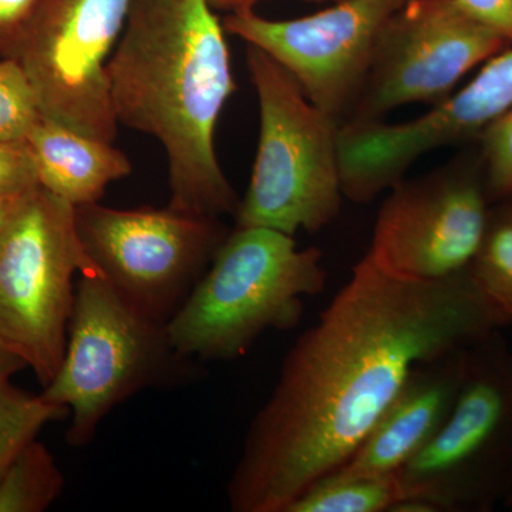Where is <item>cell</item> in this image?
<instances>
[{"mask_svg":"<svg viewBox=\"0 0 512 512\" xmlns=\"http://www.w3.org/2000/svg\"><path fill=\"white\" fill-rule=\"evenodd\" d=\"M507 326L468 271L410 281L363 256L286 353L229 477V508L285 512L352 457L417 366Z\"/></svg>","mask_w":512,"mask_h":512,"instance_id":"obj_1","label":"cell"},{"mask_svg":"<svg viewBox=\"0 0 512 512\" xmlns=\"http://www.w3.org/2000/svg\"><path fill=\"white\" fill-rule=\"evenodd\" d=\"M107 72L119 124L164 148L168 205L234 217L241 200L221 168L215 131L237 86L210 0H131Z\"/></svg>","mask_w":512,"mask_h":512,"instance_id":"obj_2","label":"cell"},{"mask_svg":"<svg viewBox=\"0 0 512 512\" xmlns=\"http://www.w3.org/2000/svg\"><path fill=\"white\" fill-rule=\"evenodd\" d=\"M322 261L320 249H299L284 232L235 227L168 320L171 343L201 362L241 359L268 330L299 325L305 298L325 289Z\"/></svg>","mask_w":512,"mask_h":512,"instance_id":"obj_3","label":"cell"},{"mask_svg":"<svg viewBox=\"0 0 512 512\" xmlns=\"http://www.w3.org/2000/svg\"><path fill=\"white\" fill-rule=\"evenodd\" d=\"M198 360L181 355L167 323L131 305L99 271L79 275L66 350L43 399L69 410V446L92 443L119 404L147 389L197 380Z\"/></svg>","mask_w":512,"mask_h":512,"instance_id":"obj_4","label":"cell"},{"mask_svg":"<svg viewBox=\"0 0 512 512\" xmlns=\"http://www.w3.org/2000/svg\"><path fill=\"white\" fill-rule=\"evenodd\" d=\"M247 66L258 97L259 138L235 227L316 234L338 218L345 198L339 123L264 50L248 45Z\"/></svg>","mask_w":512,"mask_h":512,"instance_id":"obj_5","label":"cell"},{"mask_svg":"<svg viewBox=\"0 0 512 512\" xmlns=\"http://www.w3.org/2000/svg\"><path fill=\"white\" fill-rule=\"evenodd\" d=\"M403 500L434 512H491L512 498V349L501 330L467 352L456 404L397 473Z\"/></svg>","mask_w":512,"mask_h":512,"instance_id":"obj_6","label":"cell"},{"mask_svg":"<svg viewBox=\"0 0 512 512\" xmlns=\"http://www.w3.org/2000/svg\"><path fill=\"white\" fill-rule=\"evenodd\" d=\"M97 271L76 229V207L37 185L0 232V345L43 387L66 350L76 282Z\"/></svg>","mask_w":512,"mask_h":512,"instance_id":"obj_7","label":"cell"},{"mask_svg":"<svg viewBox=\"0 0 512 512\" xmlns=\"http://www.w3.org/2000/svg\"><path fill=\"white\" fill-rule=\"evenodd\" d=\"M84 251L116 291L168 323L229 235L221 218L165 208L119 210L100 202L76 207Z\"/></svg>","mask_w":512,"mask_h":512,"instance_id":"obj_8","label":"cell"},{"mask_svg":"<svg viewBox=\"0 0 512 512\" xmlns=\"http://www.w3.org/2000/svg\"><path fill=\"white\" fill-rule=\"evenodd\" d=\"M458 0H409L384 26L355 106L340 127L383 121L413 103H441L478 64L510 47Z\"/></svg>","mask_w":512,"mask_h":512,"instance_id":"obj_9","label":"cell"},{"mask_svg":"<svg viewBox=\"0 0 512 512\" xmlns=\"http://www.w3.org/2000/svg\"><path fill=\"white\" fill-rule=\"evenodd\" d=\"M493 204L483 165L457 160L390 188L367 256L387 274L443 281L468 271Z\"/></svg>","mask_w":512,"mask_h":512,"instance_id":"obj_10","label":"cell"},{"mask_svg":"<svg viewBox=\"0 0 512 512\" xmlns=\"http://www.w3.org/2000/svg\"><path fill=\"white\" fill-rule=\"evenodd\" d=\"M130 5L131 0H50L16 57L42 116L116 141L120 124L107 66Z\"/></svg>","mask_w":512,"mask_h":512,"instance_id":"obj_11","label":"cell"},{"mask_svg":"<svg viewBox=\"0 0 512 512\" xmlns=\"http://www.w3.org/2000/svg\"><path fill=\"white\" fill-rule=\"evenodd\" d=\"M409 0H340L305 18L271 20L254 9L228 13L225 32L276 60L339 126L365 83L380 33Z\"/></svg>","mask_w":512,"mask_h":512,"instance_id":"obj_12","label":"cell"},{"mask_svg":"<svg viewBox=\"0 0 512 512\" xmlns=\"http://www.w3.org/2000/svg\"><path fill=\"white\" fill-rule=\"evenodd\" d=\"M512 110V47L490 60L460 92L419 119L340 127L343 195L367 204L406 177L420 157L440 147L480 138Z\"/></svg>","mask_w":512,"mask_h":512,"instance_id":"obj_13","label":"cell"},{"mask_svg":"<svg viewBox=\"0 0 512 512\" xmlns=\"http://www.w3.org/2000/svg\"><path fill=\"white\" fill-rule=\"evenodd\" d=\"M468 349L417 366L369 436L333 473L342 476L399 473L439 433L450 416L466 372Z\"/></svg>","mask_w":512,"mask_h":512,"instance_id":"obj_14","label":"cell"},{"mask_svg":"<svg viewBox=\"0 0 512 512\" xmlns=\"http://www.w3.org/2000/svg\"><path fill=\"white\" fill-rule=\"evenodd\" d=\"M40 187L73 207L100 202L107 187L133 167L126 153L40 114L25 137Z\"/></svg>","mask_w":512,"mask_h":512,"instance_id":"obj_15","label":"cell"},{"mask_svg":"<svg viewBox=\"0 0 512 512\" xmlns=\"http://www.w3.org/2000/svg\"><path fill=\"white\" fill-rule=\"evenodd\" d=\"M403 500L397 474L320 478L286 507L285 512H384Z\"/></svg>","mask_w":512,"mask_h":512,"instance_id":"obj_16","label":"cell"},{"mask_svg":"<svg viewBox=\"0 0 512 512\" xmlns=\"http://www.w3.org/2000/svg\"><path fill=\"white\" fill-rule=\"evenodd\" d=\"M64 485L49 448L30 441L0 478V512H45L59 500Z\"/></svg>","mask_w":512,"mask_h":512,"instance_id":"obj_17","label":"cell"},{"mask_svg":"<svg viewBox=\"0 0 512 512\" xmlns=\"http://www.w3.org/2000/svg\"><path fill=\"white\" fill-rule=\"evenodd\" d=\"M485 298L512 325V201L494 204L470 268Z\"/></svg>","mask_w":512,"mask_h":512,"instance_id":"obj_18","label":"cell"},{"mask_svg":"<svg viewBox=\"0 0 512 512\" xmlns=\"http://www.w3.org/2000/svg\"><path fill=\"white\" fill-rule=\"evenodd\" d=\"M69 414L57 406L16 387L12 382L0 386V478L30 441L37 439L47 424Z\"/></svg>","mask_w":512,"mask_h":512,"instance_id":"obj_19","label":"cell"},{"mask_svg":"<svg viewBox=\"0 0 512 512\" xmlns=\"http://www.w3.org/2000/svg\"><path fill=\"white\" fill-rule=\"evenodd\" d=\"M39 117L35 94L20 64L0 59V141L25 140Z\"/></svg>","mask_w":512,"mask_h":512,"instance_id":"obj_20","label":"cell"},{"mask_svg":"<svg viewBox=\"0 0 512 512\" xmlns=\"http://www.w3.org/2000/svg\"><path fill=\"white\" fill-rule=\"evenodd\" d=\"M480 161L491 204L512 201V110L480 138Z\"/></svg>","mask_w":512,"mask_h":512,"instance_id":"obj_21","label":"cell"},{"mask_svg":"<svg viewBox=\"0 0 512 512\" xmlns=\"http://www.w3.org/2000/svg\"><path fill=\"white\" fill-rule=\"evenodd\" d=\"M50 0H0V59L19 56Z\"/></svg>","mask_w":512,"mask_h":512,"instance_id":"obj_22","label":"cell"},{"mask_svg":"<svg viewBox=\"0 0 512 512\" xmlns=\"http://www.w3.org/2000/svg\"><path fill=\"white\" fill-rule=\"evenodd\" d=\"M37 185L36 168L26 141H0V195L19 194Z\"/></svg>","mask_w":512,"mask_h":512,"instance_id":"obj_23","label":"cell"},{"mask_svg":"<svg viewBox=\"0 0 512 512\" xmlns=\"http://www.w3.org/2000/svg\"><path fill=\"white\" fill-rule=\"evenodd\" d=\"M477 19L497 30L512 45V0H458Z\"/></svg>","mask_w":512,"mask_h":512,"instance_id":"obj_24","label":"cell"},{"mask_svg":"<svg viewBox=\"0 0 512 512\" xmlns=\"http://www.w3.org/2000/svg\"><path fill=\"white\" fill-rule=\"evenodd\" d=\"M23 369H28L26 363L9 352L5 346L0 345V386L10 382V379Z\"/></svg>","mask_w":512,"mask_h":512,"instance_id":"obj_25","label":"cell"},{"mask_svg":"<svg viewBox=\"0 0 512 512\" xmlns=\"http://www.w3.org/2000/svg\"><path fill=\"white\" fill-rule=\"evenodd\" d=\"M32 190L19 192V194L0 195V232L8 225L10 218L16 214Z\"/></svg>","mask_w":512,"mask_h":512,"instance_id":"obj_26","label":"cell"},{"mask_svg":"<svg viewBox=\"0 0 512 512\" xmlns=\"http://www.w3.org/2000/svg\"><path fill=\"white\" fill-rule=\"evenodd\" d=\"M259 2H262V0H210V5L215 12L220 10V12L234 13L254 9L256 3ZM305 2L338 3L340 0H305Z\"/></svg>","mask_w":512,"mask_h":512,"instance_id":"obj_27","label":"cell"},{"mask_svg":"<svg viewBox=\"0 0 512 512\" xmlns=\"http://www.w3.org/2000/svg\"><path fill=\"white\" fill-rule=\"evenodd\" d=\"M507 507H511L512 508V498L510 500V503L507 504Z\"/></svg>","mask_w":512,"mask_h":512,"instance_id":"obj_28","label":"cell"}]
</instances>
